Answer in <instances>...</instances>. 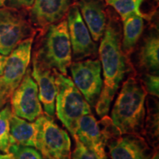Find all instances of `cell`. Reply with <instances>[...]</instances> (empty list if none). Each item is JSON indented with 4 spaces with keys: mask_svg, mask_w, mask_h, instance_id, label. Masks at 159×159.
I'll return each instance as SVG.
<instances>
[{
    "mask_svg": "<svg viewBox=\"0 0 159 159\" xmlns=\"http://www.w3.org/2000/svg\"><path fill=\"white\" fill-rule=\"evenodd\" d=\"M0 159H12V155L10 152L5 155H0Z\"/></svg>",
    "mask_w": 159,
    "mask_h": 159,
    "instance_id": "4316f807",
    "label": "cell"
},
{
    "mask_svg": "<svg viewBox=\"0 0 159 159\" xmlns=\"http://www.w3.org/2000/svg\"><path fill=\"white\" fill-rule=\"evenodd\" d=\"M145 0H105L106 5L110 6L122 20L128 16L136 13L144 19H148L147 16L142 13L141 7Z\"/></svg>",
    "mask_w": 159,
    "mask_h": 159,
    "instance_id": "ffe728a7",
    "label": "cell"
},
{
    "mask_svg": "<svg viewBox=\"0 0 159 159\" xmlns=\"http://www.w3.org/2000/svg\"><path fill=\"white\" fill-rule=\"evenodd\" d=\"M8 7L17 10H29L35 0H8Z\"/></svg>",
    "mask_w": 159,
    "mask_h": 159,
    "instance_id": "d4e9b609",
    "label": "cell"
},
{
    "mask_svg": "<svg viewBox=\"0 0 159 159\" xmlns=\"http://www.w3.org/2000/svg\"><path fill=\"white\" fill-rule=\"evenodd\" d=\"M33 40L34 37L25 39L7 56L0 76V109L7 104L27 72L31 61Z\"/></svg>",
    "mask_w": 159,
    "mask_h": 159,
    "instance_id": "8992f818",
    "label": "cell"
},
{
    "mask_svg": "<svg viewBox=\"0 0 159 159\" xmlns=\"http://www.w3.org/2000/svg\"><path fill=\"white\" fill-rule=\"evenodd\" d=\"M147 92L136 74L122 83L111 111V120L122 135L144 133Z\"/></svg>",
    "mask_w": 159,
    "mask_h": 159,
    "instance_id": "7a4b0ae2",
    "label": "cell"
},
{
    "mask_svg": "<svg viewBox=\"0 0 159 159\" xmlns=\"http://www.w3.org/2000/svg\"><path fill=\"white\" fill-rule=\"evenodd\" d=\"M78 7L85 25L95 42L100 41L108 20L105 0H77Z\"/></svg>",
    "mask_w": 159,
    "mask_h": 159,
    "instance_id": "5bb4252c",
    "label": "cell"
},
{
    "mask_svg": "<svg viewBox=\"0 0 159 159\" xmlns=\"http://www.w3.org/2000/svg\"><path fill=\"white\" fill-rule=\"evenodd\" d=\"M147 108L148 113L145 116L143 135H145L150 144L156 148L158 142V101L148 97Z\"/></svg>",
    "mask_w": 159,
    "mask_h": 159,
    "instance_id": "d6986e66",
    "label": "cell"
},
{
    "mask_svg": "<svg viewBox=\"0 0 159 159\" xmlns=\"http://www.w3.org/2000/svg\"><path fill=\"white\" fill-rule=\"evenodd\" d=\"M12 114L29 122H34L43 114L39 97L37 83L31 75V69L27 72L21 83L11 97Z\"/></svg>",
    "mask_w": 159,
    "mask_h": 159,
    "instance_id": "30bf717a",
    "label": "cell"
},
{
    "mask_svg": "<svg viewBox=\"0 0 159 159\" xmlns=\"http://www.w3.org/2000/svg\"><path fill=\"white\" fill-rule=\"evenodd\" d=\"M57 86L56 115L72 137L78 119L92 114L91 106L70 77L53 70Z\"/></svg>",
    "mask_w": 159,
    "mask_h": 159,
    "instance_id": "277c9868",
    "label": "cell"
},
{
    "mask_svg": "<svg viewBox=\"0 0 159 159\" xmlns=\"http://www.w3.org/2000/svg\"><path fill=\"white\" fill-rule=\"evenodd\" d=\"M33 63L66 75L72 63L66 19L39 30L33 49Z\"/></svg>",
    "mask_w": 159,
    "mask_h": 159,
    "instance_id": "3957f363",
    "label": "cell"
},
{
    "mask_svg": "<svg viewBox=\"0 0 159 159\" xmlns=\"http://www.w3.org/2000/svg\"><path fill=\"white\" fill-rule=\"evenodd\" d=\"M72 81L91 107H95L103 86L102 66L99 59L74 61L70 65Z\"/></svg>",
    "mask_w": 159,
    "mask_h": 159,
    "instance_id": "ba28073f",
    "label": "cell"
},
{
    "mask_svg": "<svg viewBox=\"0 0 159 159\" xmlns=\"http://www.w3.org/2000/svg\"><path fill=\"white\" fill-rule=\"evenodd\" d=\"M108 12L106 27L98 47L103 69V86L95 108L99 117L106 116L125 77L136 74L130 57L122 49V27L118 14Z\"/></svg>",
    "mask_w": 159,
    "mask_h": 159,
    "instance_id": "6da1fadb",
    "label": "cell"
},
{
    "mask_svg": "<svg viewBox=\"0 0 159 159\" xmlns=\"http://www.w3.org/2000/svg\"><path fill=\"white\" fill-rule=\"evenodd\" d=\"M139 77V76H138ZM147 94L158 97L159 95V77L158 75L144 73L139 77Z\"/></svg>",
    "mask_w": 159,
    "mask_h": 159,
    "instance_id": "603a6c76",
    "label": "cell"
},
{
    "mask_svg": "<svg viewBox=\"0 0 159 159\" xmlns=\"http://www.w3.org/2000/svg\"><path fill=\"white\" fill-rule=\"evenodd\" d=\"M66 19L68 25L72 61L97 58L98 46L92 39L77 5L71 6Z\"/></svg>",
    "mask_w": 159,
    "mask_h": 159,
    "instance_id": "9c48e42d",
    "label": "cell"
},
{
    "mask_svg": "<svg viewBox=\"0 0 159 159\" xmlns=\"http://www.w3.org/2000/svg\"><path fill=\"white\" fill-rule=\"evenodd\" d=\"M122 22V49L130 57L144 29V18L133 13L121 20Z\"/></svg>",
    "mask_w": 159,
    "mask_h": 159,
    "instance_id": "ac0fdd59",
    "label": "cell"
},
{
    "mask_svg": "<svg viewBox=\"0 0 159 159\" xmlns=\"http://www.w3.org/2000/svg\"><path fill=\"white\" fill-rule=\"evenodd\" d=\"M77 0H35L29 10V21L34 28L41 30L66 18Z\"/></svg>",
    "mask_w": 159,
    "mask_h": 159,
    "instance_id": "8fae6325",
    "label": "cell"
},
{
    "mask_svg": "<svg viewBox=\"0 0 159 159\" xmlns=\"http://www.w3.org/2000/svg\"><path fill=\"white\" fill-rule=\"evenodd\" d=\"M85 146L103 158H108L105 152L106 139L99 122L92 114L85 115L77 121L75 136Z\"/></svg>",
    "mask_w": 159,
    "mask_h": 159,
    "instance_id": "4fadbf2b",
    "label": "cell"
},
{
    "mask_svg": "<svg viewBox=\"0 0 159 159\" xmlns=\"http://www.w3.org/2000/svg\"><path fill=\"white\" fill-rule=\"evenodd\" d=\"M74 139L75 141V147L74 151L71 153L72 159H108L99 156L94 151L85 146L77 138Z\"/></svg>",
    "mask_w": 159,
    "mask_h": 159,
    "instance_id": "cb8c5ba5",
    "label": "cell"
},
{
    "mask_svg": "<svg viewBox=\"0 0 159 159\" xmlns=\"http://www.w3.org/2000/svg\"><path fill=\"white\" fill-rule=\"evenodd\" d=\"M6 0H0V7H5Z\"/></svg>",
    "mask_w": 159,
    "mask_h": 159,
    "instance_id": "f1b7e54d",
    "label": "cell"
},
{
    "mask_svg": "<svg viewBox=\"0 0 159 159\" xmlns=\"http://www.w3.org/2000/svg\"><path fill=\"white\" fill-rule=\"evenodd\" d=\"M12 159H45L36 149L32 147L13 144L9 148Z\"/></svg>",
    "mask_w": 159,
    "mask_h": 159,
    "instance_id": "7402d4cb",
    "label": "cell"
},
{
    "mask_svg": "<svg viewBox=\"0 0 159 159\" xmlns=\"http://www.w3.org/2000/svg\"><path fill=\"white\" fill-rule=\"evenodd\" d=\"M36 125L35 149L45 159H71V139L52 117L42 114L35 120Z\"/></svg>",
    "mask_w": 159,
    "mask_h": 159,
    "instance_id": "5b68a950",
    "label": "cell"
},
{
    "mask_svg": "<svg viewBox=\"0 0 159 159\" xmlns=\"http://www.w3.org/2000/svg\"><path fill=\"white\" fill-rule=\"evenodd\" d=\"M11 106L7 104L0 111V151L9 153L10 120L12 116Z\"/></svg>",
    "mask_w": 159,
    "mask_h": 159,
    "instance_id": "44dd1931",
    "label": "cell"
},
{
    "mask_svg": "<svg viewBox=\"0 0 159 159\" xmlns=\"http://www.w3.org/2000/svg\"><path fill=\"white\" fill-rule=\"evenodd\" d=\"M111 159H151L153 149L137 134H124L106 143Z\"/></svg>",
    "mask_w": 159,
    "mask_h": 159,
    "instance_id": "7c38bea8",
    "label": "cell"
},
{
    "mask_svg": "<svg viewBox=\"0 0 159 159\" xmlns=\"http://www.w3.org/2000/svg\"><path fill=\"white\" fill-rule=\"evenodd\" d=\"M35 33L36 30L19 10L0 7V54L7 56L19 43Z\"/></svg>",
    "mask_w": 159,
    "mask_h": 159,
    "instance_id": "52a82bcc",
    "label": "cell"
},
{
    "mask_svg": "<svg viewBox=\"0 0 159 159\" xmlns=\"http://www.w3.org/2000/svg\"><path fill=\"white\" fill-rule=\"evenodd\" d=\"M36 125L34 122L12 114L10 120V143L35 148L36 144Z\"/></svg>",
    "mask_w": 159,
    "mask_h": 159,
    "instance_id": "e0dca14e",
    "label": "cell"
},
{
    "mask_svg": "<svg viewBox=\"0 0 159 159\" xmlns=\"http://www.w3.org/2000/svg\"><path fill=\"white\" fill-rule=\"evenodd\" d=\"M31 75L39 86V100L43 105L46 115L54 118L57 94L54 71L41 68L33 63Z\"/></svg>",
    "mask_w": 159,
    "mask_h": 159,
    "instance_id": "9a60e30c",
    "label": "cell"
},
{
    "mask_svg": "<svg viewBox=\"0 0 159 159\" xmlns=\"http://www.w3.org/2000/svg\"><path fill=\"white\" fill-rule=\"evenodd\" d=\"M151 159H159V156H158V151H156V152H154L153 156H152V158H151Z\"/></svg>",
    "mask_w": 159,
    "mask_h": 159,
    "instance_id": "83f0119b",
    "label": "cell"
},
{
    "mask_svg": "<svg viewBox=\"0 0 159 159\" xmlns=\"http://www.w3.org/2000/svg\"><path fill=\"white\" fill-rule=\"evenodd\" d=\"M136 67L142 74L158 75L159 38L158 29H151L143 38L136 55Z\"/></svg>",
    "mask_w": 159,
    "mask_h": 159,
    "instance_id": "2e32d148",
    "label": "cell"
},
{
    "mask_svg": "<svg viewBox=\"0 0 159 159\" xmlns=\"http://www.w3.org/2000/svg\"><path fill=\"white\" fill-rule=\"evenodd\" d=\"M7 56L0 54V76L2 75L6 62H7Z\"/></svg>",
    "mask_w": 159,
    "mask_h": 159,
    "instance_id": "484cf974",
    "label": "cell"
}]
</instances>
